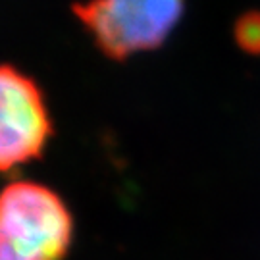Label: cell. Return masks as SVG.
<instances>
[{
	"mask_svg": "<svg viewBox=\"0 0 260 260\" xmlns=\"http://www.w3.org/2000/svg\"><path fill=\"white\" fill-rule=\"evenodd\" d=\"M74 233L72 210L54 189L29 179L0 189V260H64Z\"/></svg>",
	"mask_w": 260,
	"mask_h": 260,
	"instance_id": "6da1fadb",
	"label": "cell"
},
{
	"mask_svg": "<svg viewBox=\"0 0 260 260\" xmlns=\"http://www.w3.org/2000/svg\"><path fill=\"white\" fill-rule=\"evenodd\" d=\"M185 0H81L72 14L94 48L114 62L160 48L183 18Z\"/></svg>",
	"mask_w": 260,
	"mask_h": 260,
	"instance_id": "7a4b0ae2",
	"label": "cell"
},
{
	"mask_svg": "<svg viewBox=\"0 0 260 260\" xmlns=\"http://www.w3.org/2000/svg\"><path fill=\"white\" fill-rule=\"evenodd\" d=\"M52 135V114L41 85L14 64H0V174L39 160Z\"/></svg>",
	"mask_w": 260,
	"mask_h": 260,
	"instance_id": "3957f363",
	"label": "cell"
},
{
	"mask_svg": "<svg viewBox=\"0 0 260 260\" xmlns=\"http://www.w3.org/2000/svg\"><path fill=\"white\" fill-rule=\"evenodd\" d=\"M233 37L247 54H260V12L252 10L243 14L235 23Z\"/></svg>",
	"mask_w": 260,
	"mask_h": 260,
	"instance_id": "277c9868",
	"label": "cell"
}]
</instances>
